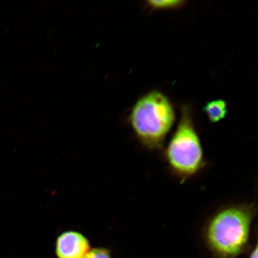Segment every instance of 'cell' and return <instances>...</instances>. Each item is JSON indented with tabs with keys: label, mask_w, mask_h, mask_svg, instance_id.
Wrapping results in <instances>:
<instances>
[{
	"label": "cell",
	"mask_w": 258,
	"mask_h": 258,
	"mask_svg": "<svg viewBox=\"0 0 258 258\" xmlns=\"http://www.w3.org/2000/svg\"><path fill=\"white\" fill-rule=\"evenodd\" d=\"M90 249L89 240L79 231H64L56 241L55 252L58 258H82Z\"/></svg>",
	"instance_id": "obj_4"
},
{
	"label": "cell",
	"mask_w": 258,
	"mask_h": 258,
	"mask_svg": "<svg viewBox=\"0 0 258 258\" xmlns=\"http://www.w3.org/2000/svg\"><path fill=\"white\" fill-rule=\"evenodd\" d=\"M203 111L208 120L212 123H216L225 118L227 113V104L224 100H214L206 103Z\"/></svg>",
	"instance_id": "obj_5"
},
{
	"label": "cell",
	"mask_w": 258,
	"mask_h": 258,
	"mask_svg": "<svg viewBox=\"0 0 258 258\" xmlns=\"http://www.w3.org/2000/svg\"><path fill=\"white\" fill-rule=\"evenodd\" d=\"M257 208L254 203L223 206L206 222L203 237L215 258H235L246 250Z\"/></svg>",
	"instance_id": "obj_1"
},
{
	"label": "cell",
	"mask_w": 258,
	"mask_h": 258,
	"mask_svg": "<svg viewBox=\"0 0 258 258\" xmlns=\"http://www.w3.org/2000/svg\"><path fill=\"white\" fill-rule=\"evenodd\" d=\"M82 258H111L110 253L105 248H93Z\"/></svg>",
	"instance_id": "obj_7"
},
{
	"label": "cell",
	"mask_w": 258,
	"mask_h": 258,
	"mask_svg": "<svg viewBox=\"0 0 258 258\" xmlns=\"http://www.w3.org/2000/svg\"><path fill=\"white\" fill-rule=\"evenodd\" d=\"M175 120L172 102L159 90H152L141 96L132 108L128 117L139 143L150 151L163 150Z\"/></svg>",
	"instance_id": "obj_2"
},
{
	"label": "cell",
	"mask_w": 258,
	"mask_h": 258,
	"mask_svg": "<svg viewBox=\"0 0 258 258\" xmlns=\"http://www.w3.org/2000/svg\"><path fill=\"white\" fill-rule=\"evenodd\" d=\"M249 258H257V245H256L254 249L251 251V252L250 254Z\"/></svg>",
	"instance_id": "obj_8"
},
{
	"label": "cell",
	"mask_w": 258,
	"mask_h": 258,
	"mask_svg": "<svg viewBox=\"0 0 258 258\" xmlns=\"http://www.w3.org/2000/svg\"><path fill=\"white\" fill-rule=\"evenodd\" d=\"M185 3L183 0H150L146 2V6L151 11H154L179 9Z\"/></svg>",
	"instance_id": "obj_6"
},
{
	"label": "cell",
	"mask_w": 258,
	"mask_h": 258,
	"mask_svg": "<svg viewBox=\"0 0 258 258\" xmlns=\"http://www.w3.org/2000/svg\"><path fill=\"white\" fill-rule=\"evenodd\" d=\"M162 150L170 172L181 183L198 175L205 168L204 149L189 105L182 106L176 130Z\"/></svg>",
	"instance_id": "obj_3"
}]
</instances>
